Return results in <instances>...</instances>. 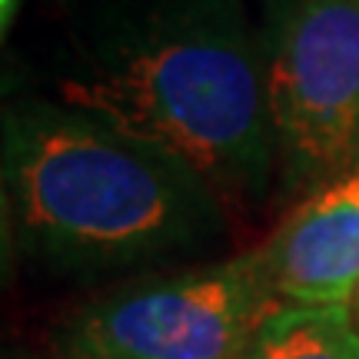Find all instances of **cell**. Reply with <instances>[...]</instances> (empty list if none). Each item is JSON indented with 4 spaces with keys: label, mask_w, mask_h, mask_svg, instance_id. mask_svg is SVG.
<instances>
[{
    "label": "cell",
    "mask_w": 359,
    "mask_h": 359,
    "mask_svg": "<svg viewBox=\"0 0 359 359\" xmlns=\"http://www.w3.org/2000/svg\"><path fill=\"white\" fill-rule=\"evenodd\" d=\"M53 100L187 163L219 200L276 173L259 27L243 0H64Z\"/></svg>",
    "instance_id": "6da1fadb"
},
{
    "label": "cell",
    "mask_w": 359,
    "mask_h": 359,
    "mask_svg": "<svg viewBox=\"0 0 359 359\" xmlns=\"http://www.w3.org/2000/svg\"><path fill=\"white\" fill-rule=\"evenodd\" d=\"M259 50L283 190L359 170V0H266Z\"/></svg>",
    "instance_id": "3957f363"
},
{
    "label": "cell",
    "mask_w": 359,
    "mask_h": 359,
    "mask_svg": "<svg viewBox=\"0 0 359 359\" xmlns=\"http://www.w3.org/2000/svg\"><path fill=\"white\" fill-rule=\"evenodd\" d=\"M17 11H20V0H0V43L11 34V24H13V17H17Z\"/></svg>",
    "instance_id": "ba28073f"
},
{
    "label": "cell",
    "mask_w": 359,
    "mask_h": 359,
    "mask_svg": "<svg viewBox=\"0 0 359 359\" xmlns=\"http://www.w3.org/2000/svg\"><path fill=\"white\" fill-rule=\"evenodd\" d=\"M17 223H13V200L11 183H7V167H4V150H0V286H7L17 263Z\"/></svg>",
    "instance_id": "52a82bcc"
},
{
    "label": "cell",
    "mask_w": 359,
    "mask_h": 359,
    "mask_svg": "<svg viewBox=\"0 0 359 359\" xmlns=\"http://www.w3.org/2000/svg\"><path fill=\"white\" fill-rule=\"evenodd\" d=\"M243 359H359L353 306H276Z\"/></svg>",
    "instance_id": "8992f818"
},
{
    "label": "cell",
    "mask_w": 359,
    "mask_h": 359,
    "mask_svg": "<svg viewBox=\"0 0 359 359\" xmlns=\"http://www.w3.org/2000/svg\"><path fill=\"white\" fill-rule=\"evenodd\" d=\"M0 359H20V356H0Z\"/></svg>",
    "instance_id": "30bf717a"
},
{
    "label": "cell",
    "mask_w": 359,
    "mask_h": 359,
    "mask_svg": "<svg viewBox=\"0 0 359 359\" xmlns=\"http://www.w3.org/2000/svg\"><path fill=\"white\" fill-rule=\"evenodd\" d=\"M353 316H356V326H359V293H356V299H353Z\"/></svg>",
    "instance_id": "9c48e42d"
},
{
    "label": "cell",
    "mask_w": 359,
    "mask_h": 359,
    "mask_svg": "<svg viewBox=\"0 0 359 359\" xmlns=\"http://www.w3.org/2000/svg\"><path fill=\"white\" fill-rule=\"evenodd\" d=\"M259 253L283 306H353L359 293V170L306 193Z\"/></svg>",
    "instance_id": "5b68a950"
},
{
    "label": "cell",
    "mask_w": 359,
    "mask_h": 359,
    "mask_svg": "<svg viewBox=\"0 0 359 359\" xmlns=\"http://www.w3.org/2000/svg\"><path fill=\"white\" fill-rule=\"evenodd\" d=\"M0 150L20 253L53 273L193 257L226 230L200 173L47 97L0 107Z\"/></svg>",
    "instance_id": "7a4b0ae2"
},
{
    "label": "cell",
    "mask_w": 359,
    "mask_h": 359,
    "mask_svg": "<svg viewBox=\"0 0 359 359\" xmlns=\"http://www.w3.org/2000/svg\"><path fill=\"white\" fill-rule=\"evenodd\" d=\"M276 306L253 250L90 299L57 326L53 353L57 359H243Z\"/></svg>",
    "instance_id": "277c9868"
}]
</instances>
